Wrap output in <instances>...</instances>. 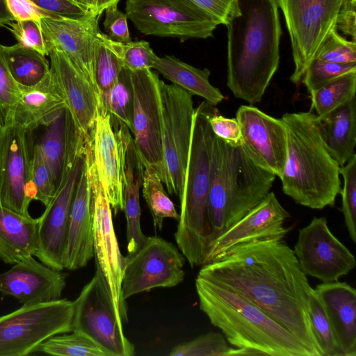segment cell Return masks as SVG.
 <instances>
[{
    "instance_id": "4316f807",
    "label": "cell",
    "mask_w": 356,
    "mask_h": 356,
    "mask_svg": "<svg viewBox=\"0 0 356 356\" xmlns=\"http://www.w3.org/2000/svg\"><path fill=\"white\" fill-rule=\"evenodd\" d=\"M19 97L14 107L12 122L33 132L47 124L64 107L66 101L56 78L49 73L33 86L19 85Z\"/></svg>"
},
{
    "instance_id": "3957f363",
    "label": "cell",
    "mask_w": 356,
    "mask_h": 356,
    "mask_svg": "<svg viewBox=\"0 0 356 356\" xmlns=\"http://www.w3.org/2000/svg\"><path fill=\"white\" fill-rule=\"evenodd\" d=\"M200 309L235 348L259 355L316 356L256 304L222 284L197 275Z\"/></svg>"
},
{
    "instance_id": "f546056e",
    "label": "cell",
    "mask_w": 356,
    "mask_h": 356,
    "mask_svg": "<svg viewBox=\"0 0 356 356\" xmlns=\"http://www.w3.org/2000/svg\"><path fill=\"white\" fill-rule=\"evenodd\" d=\"M320 132L332 158L340 167L344 165L355 154L356 97L321 120Z\"/></svg>"
},
{
    "instance_id": "8fae6325",
    "label": "cell",
    "mask_w": 356,
    "mask_h": 356,
    "mask_svg": "<svg viewBox=\"0 0 356 356\" xmlns=\"http://www.w3.org/2000/svg\"><path fill=\"white\" fill-rule=\"evenodd\" d=\"M74 302L72 331L90 337L108 356H133L134 345L127 338L118 316L109 287L97 265L92 279Z\"/></svg>"
},
{
    "instance_id": "30bf717a",
    "label": "cell",
    "mask_w": 356,
    "mask_h": 356,
    "mask_svg": "<svg viewBox=\"0 0 356 356\" xmlns=\"http://www.w3.org/2000/svg\"><path fill=\"white\" fill-rule=\"evenodd\" d=\"M345 0H276L283 13L291 43L294 70L290 80L298 85L309 64L331 31L337 29Z\"/></svg>"
},
{
    "instance_id": "ffe728a7",
    "label": "cell",
    "mask_w": 356,
    "mask_h": 356,
    "mask_svg": "<svg viewBox=\"0 0 356 356\" xmlns=\"http://www.w3.org/2000/svg\"><path fill=\"white\" fill-rule=\"evenodd\" d=\"M84 160L85 153L78 159L51 202L38 218L37 249L34 256L58 270L64 269L63 255L70 208Z\"/></svg>"
},
{
    "instance_id": "681fc988",
    "label": "cell",
    "mask_w": 356,
    "mask_h": 356,
    "mask_svg": "<svg viewBox=\"0 0 356 356\" xmlns=\"http://www.w3.org/2000/svg\"><path fill=\"white\" fill-rule=\"evenodd\" d=\"M5 1L7 8L15 21L34 20L40 23L42 18H62L40 8L31 0Z\"/></svg>"
},
{
    "instance_id": "74e56055",
    "label": "cell",
    "mask_w": 356,
    "mask_h": 356,
    "mask_svg": "<svg viewBox=\"0 0 356 356\" xmlns=\"http://www.w3.org/2000/svg\"><path fill=\"white\" fill-rule=\"evenodd\" d=\"M309 317L321 356H343L324 307L314 289L309 300Z\"/></svg>"
},
{
    "instance_id": "52a82bcc",
    "label": "cell",
    "mask_w": 356,
    "mask_h": 356,
    "mask_svg": "<svg viewBox=\"0 0 356 356\" xmlns=\"http://www.w3.org/2000/svg\"><path fill=\"white\" fill-rule=\"evenodd\" d=\"M74 302L66 298L23 305L0 316V356H26L49 338L71 332Z\"/></svg>"
},
{
    "instance_id": "9c48e42d",
    "label": "cell",
    "mask_w": 356,
    "mask_h": 356,
    "mask_svg": "<svg viewBox=\"0 0 356 356\" xmlns=\"http://www.w3.org/2000/svg\"><path fill=\"white\" fill-rule=\"evenodd\" d=\"M125 13L141 33L181 42L213 37L219 25L191 0H126Z\"/></svg>"
},
{
    "instance_id": "d4e9b609",
    "label": "cell",
    "mask_w": 356,
    "mask_h": 356,
    "mask_svg": "<svg viewBox=\"0 0 356 356\" xmlns=\"http://www.w3.org/2000/svg\"><path fill=\"white\" fill-rule=\"evenodd\" d=\"M94 256L91 192L84 160L70 208L63 255L64 269L83 268Z\"/></svg>"
},
{
    "instance_id": "6da1fadb",
    "label": "cell",
    "mask_w": 356,
    "mask_h": 356,
    "mask_svg": "<svg viewBox=\"0 0 356 356\" xmlns=\"http://www.w3.org/2000/svg\"><path fill=\"white\" fill-rule=\"evenodd\" d=\"M197 275L238 292L316 356H321L309 317L313 288L293 250L283 239L257 241L238 246L222 257L202 266Z\"/></svg>"
},
{
    "instance_id": "4fadbf2b",
    "label": "cell",
    "mask_w": 356,
    "mask_h": 356,
    "mask_svg": "<svg viewBox=\"0 0 356 356\" xmlns=\"http://www.w3.org/2000/svg\"><path fill=\"white\" fill-rule=\"evenodd\" d=\"M186 258L171 242L147 236L134 252L124 257L122 280L124 299L158 287H173L184 279Z\"/></svg>"
},
{
    "instance_id": "7402d4cb",
    "label": "cell",
    "mask_w": 356,
    "mask_h": 356,
    "mask_svg": "<svg viewBox=\"0 0 356 356\" xmlns=\"http://www.w3.org/2000/svg\"><path fill=\"white\" fill-rule=\"evenodd\" d=\"M44 127L38 143L56 193L78 159L85 153L88 140L76 126L67 107L60 109Z\"/></svg>"
},
{
    "instance_id": "60d3db41",
    "label": "cell",
    "mask_w": 356,
    "mask_h": 356,
    "mask_svg": "<svg viewBox=\"0 0 356 356\" xmlns=\"http://www.w3.org/2000/svg\"><path fill=\"white\" fill-rule=\"evenodd\" d=\"M356 71V63H337L314 58L307 66L301 82L309 93L345 73Z\"/></svg>"
},
{
    "instance_id": "d590c367",
    "label": "cell",
    "mask_w": 356,
    "mask_h": 356,
    "mask_svg": "<svg viewBox=\"0 0 356 356\" xmlns=\"http://www.w3.org/2000/svg\"><path fill=\"white\" fill-rule=\"evenodd\" d=\"M142 186L143 195L155 227L161 230L165 218H173L179 221V213L165 191L158 172L153 168H144Z\"/></svg>"
},
{
    "instance_id": "f35d334b",
    "label": "cell",
    "mask_w": 356,
    "mask_h": 356,
    "mask_svg": "<svg viewBox=\"0 0 356 356\" xmlns=\"http://www.w3.org/2000/svg\"><path fill=\"white\" fill-rule=\"evenodd\" d=\"M229 347L225 337L218 332H210L189 341L174 346L170 356H230Z\"/></svg>"
},
{
    "instance_id": "d6a6232c",
    "label": "cell",
    "mask_w": 356,
    "mask_h": 356,
    "mask_svg": "<svg viewBox=\"0 0 356 356\" xmlns=\"http://www.w3.org/2000/svg\"><path fill=\"white\" fill-rule=\"evenodd\" d=\"M356 71L345 73L309 93L311 109L321 120L338 107L355 97Z\"/></svg>"
},
{
    "instance_id": "e0dca14e",
    "label": "cell",
    "mask_w": 356,
    "mask_h": 356,
    "mask_svg": "<svg viewBox=\"0 0 356 356\" xmlns=\"http://www.w3.org/2000/svg\"><path fill=\"white\" fill-rule=\"evenodd\" d=\"M130 134L125 124L111 122L110 113L98 102L92 148L99 178L115 215L124 209V161Z\"/></svg>"
},
{
    "instance_id": "9a60e30c",
    "label": "cell",
    "mask_w": 356,
    "mask_h": 356,
    "mask_svg": "<svg viewBox=\"0 0 356 356\" xmlns=\"http://www.w3.org/2000/svg\"><path fill=\"white\" fill-rule=\"evenodd\" d=\"M134 104L131 132L145 168L164 179L162 114L158 75L151 69L131 72Z\"/></svg>"
},
{
    "instance_id": "d6986e66",
    "label": "cell",
    "mask_w": 356,
    "mask_h": 356,
    "mask_svg": "<svg viewBox=\"0 0 356 356\" xmlns=\"http://www.w3.org/2000/svg\"><path fill=\"white\" fill-rule=\"evenodd\" d=\"M241 145L259 166L280 178L286 159V133L281 119L259 108L241 106L236 113Z\"/></svg>"
},
{
    "instance_id": "f907efd6",
    "label": "cell",
    "mask_w": 356,
    "mask_h": 356,
    "mask_svg": "<svg viewBox=\"0 0 356 356\" xmlns=\"http://www.w3.org/2000/svg\"><path fill=\"white\" fill-rule=\"evenodd\" d=\"M40 8L60 17L81 19L90 12L73 0H31Z\"/></svg>"
},
{
    "instance_id": "ee69618b",
    "label": "cell",
    "mask_w": 356,
    "mask_h": 356,
    "mask_svg": "<svg viewBox=\"0 0 356 356\" xmlns=\"http://www.w3.org/2000/svg\"><path fill=\"white\" fill-rule=\"evenodd\" d=\"M19 93V85L9 72L0 44V129L12 122L14 107Z\"/></svg>"
},
{
    "instance_id": "277c9868",
    "label": "cell",
    "mask_w": 356,
    "mask_h": 356,
    "mask_svg": "<svg viewBox=\"0 0 356 356\" xmlns=\"http://www.w3.org/2000/svg\"><path fill=\"white\" fill-rule=\"evenodd\" d=\"M286 133L283 192L296 203L322 209L334 206L340 193V166L327 152L313 112L286 113L280 118Z\"/></svg>"
},
{
    "instance_id": "bcb514c9",
    "label": "cell",
    "mask_w": 356,
    "mask_h": 356,
    "mask_svg": "<svg viewBox=\"0 0 356 356\" xmlns=\"http://www.w3.org/2000/svg\"><path fill=\"white\" fill-rule=\"evenodd\" d=\"M6 29L12 33L17 43L49 56L50 49L39 22L34 20L14 21Z\"/></svg>"
},
{
    "instance_id": "ac0fdd59",
    "label": "cell",
    "mask_w": 356,
    "mask_h": 356,
    "mask_svg": "<svg viewBox=\"0 0 356 356\" xmlns=\"http://www.w3.org/2000/svg\"><path fill=\"white\" fill-rule=\"evenodd\" d=\"M289 218L290 214L275 193L270 192L259 204L210 244L204 264L222 257L243 244L261 240L283 239L289 231L284 226Z\"/></svg>"
},
{
    "instance_id": "ab89813d",
    "label": "cell",
    "mask_w": 356,
    "mask_h": 356,
    "mask_svg": "<svg viewBox=\"0 0 356 356\" xmlns=\"http://www.w3.org/2000/svg\"><path fill=\"white\" fill-rule=\"evenodd\" d=\"M343 185L340 194L342 200V213L350 239L356 243V154L339 168Z\"/></svg>"
},
{
    "instance_id": "f1b7e54d",
    "label": "cell",
    "mask_w": 356,
    "mask_h": 356,
    "mask_svg": "<svg viewBox=\"0 0 356 356\" xmlns=\"http://www.w3.org/2000/svg\"><path fill=\"white\" fill-rule=\"evenodd\" d=\"M144 166L130 134L127 140L124 161V209L127 220L128 253L136 251L145 241L140 227V188Z\"/></svg>"
},
{
    "instance_id": "9f6ffc18",
    "label": "cell",
    "mask_w": 356,
    "mask_h": 356,
    "mask_svg": "<svg viewBox=\"0 0 356 356\" xmlns=\"http://www.w3.org/2000/svg\"><path fill=\"white\" fill-rule=\"evenodd\" d=\"M76 3H79L87 10L92 13L94 10V1L93 0H73Z\"/></svg>"
},
{
    "instance_id": "2e32d148",
    "label": "cell",
    "mask_w": 356,
    "mask_h": 356,
    "mask_svg": "<svg viewBox=\"0 0 356 356\" xmlns=\"http://www.w3.org/2000/svg\"><path fill=\"white\" fill-rule=\"evenodd\" d=\"M294 254L300 269L323 283L338 281L355 266L350 251L331 232L325 217L300 229Z\"/></svg>"
},
{
    "instance_id": "b9f144b4",
    "label": "cell",
    "mask_w": 356,
    "mask_h": 356,
    "mask_svg": "<svg viewBox=\"0 0 356 356\" xmlns=\"http://www.w3.org/2000/svg\"><path fill=\"white\" fill-rule=\"evenodd\" d=\"M113 45L123 66L131 72L152 69L157 56L148 42L139 40L121 43L113 41Z\"/></svg>"
},
{
    "instance_id": "836d02e7",
    "label": "cell",
    "mask_w": 356,
    "mask_h": 356,
    "mask_svg": "<svg viewBox=\"0 0 356 356\" xmlns=\"http://www.w3.org/2000/svg\"><path fill=\"white\" fill-rule=\"evenodd\" d=\"M98 102L110 113L111 122L122 123L131 131L134 104L131 71L123 67L115 84L98 94Z\"/></svg>"
},
{
    "instance_id": "7a4b0ae2",
    "label": "cell",
    "mask_w": 356,
    "mask_h": 356,
    "mask_svg": "<svg viewBox=\"0 0 356 356\" xmlns=\"http://www.w3.org/2000/svg\"><path fill=\"white\" fill-rule=\"evenodd\" d=\"M227 28V86L235 97L259 102L280 63L276 0H236Z\"/></svg>"
},
{
    "instance_id": "603a6c76",
    "label": "cell",
    "mask_w": 356,
    "mask_h": 356,
    "mask_svg": "<svg viewBox=\"0 0 356 356\" xmlns=\"http://www.w3.org/2000/svg\"><path fill=\"white\" fill-rule=\"evenodd\" d=\"M66 284L62 270L51 268L31 256L0 273V292L23 305L60 299Z\"/></svg>"
},
{
    "instance_id": "f5cc1de1",
    "label": "cell",
    "mask_w": 356,
    "mask_h": 356,
    "mask_svg": "<svg viewBox=\"0 0 356 356\" xmlns=\"http://www.w3.org/2000/svg\"><path fill=\"white\" fill-rule=\"evenodd\" d=\"M337 29L356 42V0H345L339 10Z\"/></svg>"
},
{
    "instance_id": "11a10c76",
    "label": "cell",
    "mask_w": 356,
    "mask_h": 356,
    "mask_svg": "<svg viewBox=\"0 0 356 356\" xmlns=\"http://www.w3.org/2000/svg\"><path fill=\"white\" fill-rule=\"evenodd\" d=\"M120 0H93L94 10L92 13L100 16L105 9L113 3H118Z\"/></svg>"
},
{
    "instance_id": "c3c4849f",
    "label": "cell",
    "mask_w": 356,
    "mask_h": 356,
    "mask_svg": "<svg viewBox=\"0 0 356 356\" xmlns=\"http://www.w3.org/2000/svg\"><path fill=\"white\" fill-rule=\"evenodd\" d=\"M208 121L216 136L230 144H241L240 127L236 118H225L220 115L216 108H214Z\"/></svg>"
},
{
    "instance_id": "83f0119b",
    "label": "cell",
    "mask_w": 356,
    "mask_h": 356,
    "mask_svg": "<svg viewBox=\"0 0 356 356\" xmlns=\"http://www.w3.org/2000/svg\"><path fill=\"white\" fill-rule=\"evenodd\" d=\"M38 218L20 215L0 204V260L15 264L37 249Z\"/></svg>"
},
{
    "instance_id": "db71d44e",
    "label": "cell",
    "mask_w": 356,
    "mask_h": 356,
    "mask_svg": "<svg viewBox=\"0 0 356 356\" xmlns=\"http://www.w3.org/2000/svg\"><path fill=\"white\" fill-rule=\"evenodd\" d=\"M14 21L7 8L6 1L0 0V26L7 28Z\"/></svg>"
},
{
    "instance_id": "8d00e7d4",
    "label": "cell",
    "mask_w": 356,
    "mask_h": 356,
    "mask_svg": "<svg viewBox=\"0 0 356 356\" xmlns=\"http://www.w3.org/2000/svg\"><path fill=\"white\" fill-rule=\"evenodd\" d=\"M54 335L38 348L37 351L58 356H108L106 351L88 335L72 331Z\"/></svg>"
},
{
    "instance_id": "e575fe53",
    "label": "cell",
    "mask_w": 356,
    "mask_h": 356,
    "mask_svg": "<svg viewBox=\"0 0 356 356\" xmlns=\"http://www.w3.org/2000/svg\"><path fill=\"white\" fill-rule=\"evenodd\" d=\"M123 67L113 41L99 31L95 44L93 59L94 78L98 94L108 91L115 84Z\"/></svg>"
},
{
    "instance_id": "5bb4252c",
    "label": "cell",
    "mask_w": 356,
    "mask_h": 356,
    "mask_svg": "<svg viewBox=\"0 0 356 356\" xmlns=\"http://www.w3.org/2000/svg\"><path fill=\"white\" fill-rule=\"evenodd\" d=\"M32 134L14 122L0 129V204L24 216L35 197Z\"/></svg>"
},
{
    "instance_id": "f6af8a7d",
    "label": "cell",
    "mask_w": 356,
    "mask_h": 356,
    "mask_svg": "<svg viewBox=\"0 0 356 356\" xmlns=\"http://www.w3.org/2000/svg\"><path fill=\"white\" fill-rule=\"evenodd\" d=\"M32 181L35 191V200L41 202L45 207L56 194L51 173L38 143L33 147Z\"/></svg>"
},
{
    "instance_id": "7bdbcfd3",
    "label": "cell",
    "mask_w": 356,
    "mask_h": 356,
    "mask_svg": "<svg viewBox=\"0 0 356 356\" xmlns=\"http://www.w3.org/2000/svg\"><path fill=\"white\" fill-rule=\"evenodd\" d=\"M314 58L337 63H356V42L342 37L332 30L320 46Z\"/></svg>"
},
{
    "instance_id": "484cf974",
    "label": "cell",
    "mask_w": 356,
    "mask_h": 356,
    "mask_svg": "<svg viewBox=\"0 0 356 356\" xmlns=\"http://www.w3.org/2000/svg\"><path fill=\"white\" fill-rule=\"evenodd\" d=\"M343 356H356V291L346 282L322 283L314 289Z\"/></svg>"
},
{
    "instance_id": "1f68e13d",
    "label": "cell",
    "mask_w": 356,
    "mask_h": 356,
    "mask_svg": "<svg viewBox=\"0 0 356 356\" xmlns=\"http://www.w3.org/2000/svg\"><path fill=\"white\" fill-rule=\"evenodd\" d=\"M5 62L15 82L23 86H33L50 72V64L45 56L19 43L2 45Z\"/></svg>"
},
{
    "instance_id": "5b68a950",
    "label": "cell",
    "mask_w": 356,
    "mask_h": 356,
    "mask_svg": "<svg viewBox=\"0 0 356 356\" xmlns=\"http://www.w3.org/2000/svg\"><path fill=\"white\" fill-rule=\"evenodd\" d=\"M275 177L257 164L241 144L228 143L213 134L208 200L209 246L267 196Z\"/></svg>"
},
{
    "instance_id": "4dcf8cb0",
    "label": "cell",
    "mask_w": 356,
    "mask_h": 356,
    "mask_svg": "<svg viewBox=\"0 0 356 356\" xmlns=\"http://www.w3.org/2000/svg\"><path fill=\"white\" fill-rule=\"evenodd\" d=\"M152 69L192 96L204 98L211 106H217L225 99L220 90L210 83V71L207 68H197L174 56L165 55L157 56Z\"/></svg>"
},
{
    "instance_id": "cb8c5ba5",
    "label": "cell",
    "mask_w": 356,
    "mask_h": 356,
    "mask_svg": "<svg viewBox=\"0 0 356 356\" xmlns=\"http://www.w3.org/2000/svg\"><path fill=\"white\" fill-rule=\"evenodd\" d=\"M50 69L65 97L67 107L88 140H92L98 106V93L94 86L60 50L49 54Z\"/></svg>"
},
{
    "instance_id": "7dc6e473",
    "label": "cell",
    "mask_w": 356,
    "mask_h": 356,
    "mask_svg": "<svg viewBox=\"0 0 356 356\" xmlns=\"http://www.w3.org/2000/svg\"><path fill=\"white\" fill-rule=\"evenodd\" d=\"M118 3H113L105 9V19L103 23L105 34L115 42L128 43L131 40L127 16L118 8Z\"/></svg>"
},
{
    "instance_id": "44dd1931",
    "label": "cell",
    "mask_w": 356,
    "mask_h": 356,
    "mask_svg": "<svg viewBox=\"0 0 356 356\" xmlns=\"http://www.w3.org/2000/svg\"><path fill=\"white\" fill-rule=\"evenodd\" d=\"M99 16L89 12L81 19L42 18L40 28L50 51H63L97 92L93 71L94 49ZM98 93V92H97Z\"/></svg>"
},
{
    "instance_id": "ba28073f",
    "label": "cell",
    "mask_w": 356,
    "mask_h": 356,
    "mask_svg": "<svg viewBox=\"0 0 356 356\" xmlns=\"http://www.w3.org/2000/svg\"><path fill=\"white\" fill-rule=\"evenodd\" d=\"M162 114L164 184L181 198L192 136L195 108L192 95L174 83L159 80Z\"/></svg>"
},
{
    "instance_id": "816d5d0a",
    "label": "cell",
    "mask_w": 356,
    "mask_h": 356,
    "mask_svg": "<svg viewBox=\"0 0 356 356\" xmlns=\"http://www.w3.org/2000/svg\"><path fill=\"white\" fill-rule=\"evenodd\" d=\"M212 17L218 24L227 25L236 9V0H191Z\"/></svg>"
},
{
    "instance_id": "7c38bea8",
    "label": "cell",
    "mask_w": 356,
    "mask_h": 356,
    "mask_svg": "<svg viewBox=\"0 0 356 356\" xmlns=\"http://www.w3.org/2000/svg\"><path fill=\"white\" fill-rule=\"evenodd\" d=\"M85 164L91 192L94 252L97 265L105 277L118 316L122 323L127 322V303L122 294L124 256L119 248L111 204L98 176L91 142L86 144Z\"/></svg>"
},
{
    "instance_id": "8992f818",
    "label": "cell",
    "mask_w": 356,
    "mask_h": 356,
    "mask_svg": "<svg viewBox=\"0 0 356 356\" xmlns=\"http://www.w3.org/2000/svg\"><path fill=\"white\" fill-rule=\"evenodd\" d=\"M215 107L206 101L195 108L192 136L175 238L192 268L204 264L211 228L208 213L213 134L209 116Z\"/></svg>"
}]
</instances>
